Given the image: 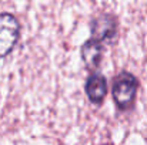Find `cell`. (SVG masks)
I'll list each match as a JSON object with an SVG mask.
<instances>
[{
    "mask_svg": "<svg viewBox=\"0 0 147 145\" xmlns=\"http://www.w3.org/2000/svg\"><path fill=\"white\" fill-rule=\"evenodd\" d=\"M139 80L127 71H121L113 81V100L119 110L126 111L133 104L137 96Z\"/></svg>",
    "mask_w": 147,
    "mask_h": 145,
    "instance_id": "obj_1",
    "label": "cell"
},
{
    "mask_svg": "<svg viewBox=\"0 0 147 145\" xmlns=\"http://www.w3.org/2000/svg\"><path fill=\"white\" fill-rule=\"evenodd\" d=\"M20 37V23L11 13H0V58L7 57Z\"/></svg>",
    "mask_w": 147,
    "mask_h": 145,
    "instance_id": "obj_2",
    "label": "cell"
},
{
    "mask_svg": "<svg viewBox=\"0 0 147 145\" xmlns=\"http://www.w3.org/2000/svg\"><path fill=\"white\" fill-rule=\"evenodd\" d=\"M117 27H119L117 19L113 14L101 13L92 21V26H90L92 37L101 43L110 44L117 37Z\"/></svg>",
    "mask_w": 147,
    "mask_h": 145,
    "instance_id": "obj_3",
    "label": "cell"
},
{
    "mask_svg": "<svg viewBox=\"0 0 147 145\" xmlns=\"http://www.w3.org/2000/svg\"><path fill=\"white\" fill-rule=\"evenodd\" d=\"M86 94L93 104H101L107 96V80L101 74L94 73L86 81Z\"/></svg>",
    "mask_w": 147,
    "mask_h": 145,
    "instance_id": "obj_4",
    "label": "cell"
},
{
    "mask_svg": "<svg viewBox=\"0 0 147 145\" xmlns=\"http://www.w3.org/2000/svg\"><path fill=\"white\" fill-rule=\"evenodd\" d=\"M103 57V44L96 39L87 40L82 47V60L89 70L97 68Z\"/></svg>",
    "mask_w": 147,
    "mask_h": 145,
    "instance_id": "obj_5",
    "label": "cell"
}]
</instances>
